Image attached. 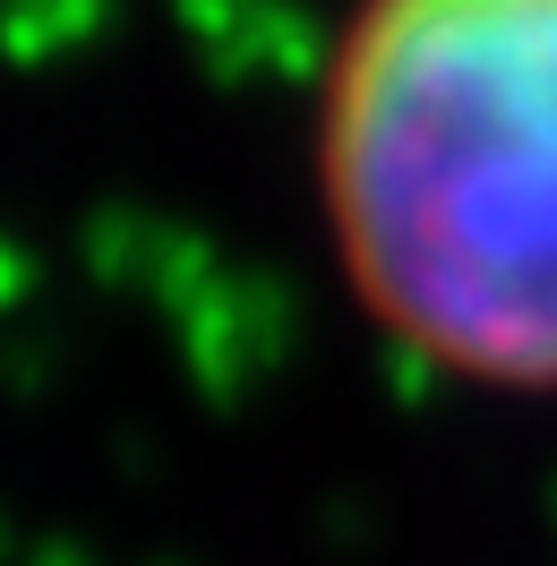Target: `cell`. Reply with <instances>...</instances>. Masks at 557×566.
I'll list each match as a JSON object with an SVG mask.
<instances>
[{"label":"cell","instance_id":"cell-1","mask_svg":"<svg viewBox=\"0 0 557 566\" xmlns=\"http://www.w3.org/2000/svg\"><path fill=\"white\" fill-rule=\"evenodd\" d=\"M309 207L403 360L557 395V0H351L309 95Z\"/></svg>","mask_w":557,"mask_h":566}]
</instances>
